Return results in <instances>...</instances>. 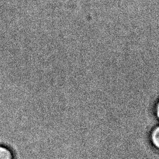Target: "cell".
I'll use <instances>...</instances> for the list:
<instances>
[{"instance_id":"3957f363","label":"cell","mask_w":159,"mask_h":159,"mask_svg":"<svg viewBox=\"0 0 159 159\" xmlns=\"http://www.w3.org/2000/svg\"><path fill=\"white\" fill-rule=\"evenodd\" d=\"M156 114H157V117L159 119V101H158L157 106H156Z\"/></svg>"},{"instance_id":"6da1fadb","label":"cell","mask_w":159,"mask_h":159,"mask_svg":"<svg viewBox=\"0 0 159 159\" xmlns=\"http://www.w3.org/2000/svg\"><path fill=\"white\" fill-rule=\"evenodd\" d=\"M0 159H14V156L10 149L0 145Z\"/></svg>"},{"instance_id":"7a4b0ae2","label":"cell","mask_w":159,"mask_h":159,"mask_svg":"<svg viewBox=\"0 0 159 159\" xmlns=\"http://www.w3.org/2000/svg\"><path fill=\"white\" fill-rule=\"evenodd\" d=\"M151 141L153 146L159 150V126L153 130L151 134Z\"/></svg>"}]
</instances>
